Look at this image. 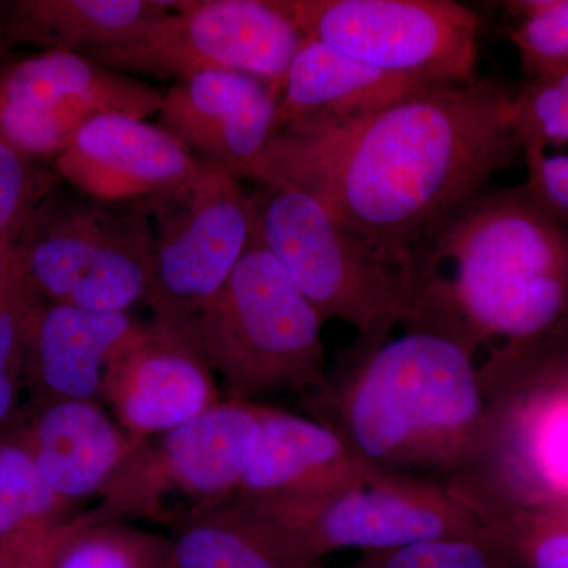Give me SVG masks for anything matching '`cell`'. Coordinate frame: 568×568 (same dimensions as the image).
Here are the masks:
<instances>
[{"mask_svg": "<svg viewBox=\"0 0 568 568\" xmlns=\"http://www.w3.org/2000/svg\"><path fill=\"white\" fill-rule=\"evenodd\" d=\"M484 528L517 568H568V511L507 515Z\"/></svg>", "mask_w": 568, "mask_h": 568, "instance_id": "obj_27", "label": "cell"}, {"mask_svg": "<svg viewBox=\"0 0 568 568\" xmlns=\"http://www.w3.org/2000/svg\"><path fill=\"white\" fill-rule=\"evenodd\" d=\"M253 510L275 523L316 566L338 549L387 551L484 529L447 488L383 474H369L364 487L317 503Z\"/></svg>", "mask_w": 568, "mask_h": 568, "instance_id": "obj_13", "label": "cell"}, {"mask_svg": "<svg viewBox=\"0 0 568 568\" xmlns=\"http://www.w3.org/2000/svg\"><path fill=\"white\" fill-rule=\"evenodd\" d=\"M304 37L282 0H175L114 47L84 55L144 81L234 71L280 93Z\"/></svg>", "mask_w": 568, "mask_h": 568, "instance_id": "obj_7", "label": "cell"}, {"mask_svg": "<svg viewBox=\"0 0 568 568\" xmlns=\"http://www.w3.org/2000/svg\"><path fill=\"white\" fill-rule=\"evenodd\" d=\"M0 63H2V62H0Z\"/></svg>", "mask_w": 568, "mask_h": 568, "instance_id": "obj_36", "label": "cell"}, {"mask_svg": "<svg viewBox=\"0 0 568 568\" xmlns=\"http://www.w3.org/2000/svg\"><path fill=\"white\" fill-rule=\"evenodd\" d=\"M151 233L145 304L183 327L223 290L253 241L252 193L211 164L175 189L142 197Z\"/></svg>", "mask_w": 568, "mask_h": 568, "instance_id": "obj_9", "label": "cell"}, {"mask_svg": "<svg viewBox=\"0 0 568 568\" xmlns=\"http://www.w3.org/2000/svg\"><path fill=\"white\" fill-rule=\"evenodd\" d=\"M173 568H174V566H173Z\"/></svg>", "mask_w": 568, "mask_h": 568, "instance_id": "obj_35", "label": "cell"}, {"mask_svg": "<svg viewBox=\"0 0 568 568\" xmlns=\"http://www.w3.org/2000/svg\"><path fill=\"white\" fill-rule=\"evenodd\" d=\"M528 186L532 196L558 222L568 227V155L548 151H526Z\"/></svg>", "mask_w": 568, "mask_h": 568, "instance_id": "obj_31", "label": "cell"}, {"mask_svg": "<svg viewBox=\"0 0 568 568\" xmlns=\"http://www.w3.org/2000/svg\"><path fill=\"white\" fill-rule=\"evenodd\" d=\"M41 568H173L170 538L119 519L71 517L37 551Z\"/></svg>", "mask_w": 568, "mask_h": 568, "instance_id": "obj_23", "label": "cell"}, {"mask_svg": "<svg viewBox=\"0 0 568 568\" xmlns=\"http://www.w3.org/2000/svg\"><path fill=\"white\" fill-rule=\"evenodd\" d=\"M506 9L517 18L511 41L528 77L568 69V0H519Z\"/></svg>", "mask_w": 568, "mask_h": 568, "instance_id": "obj_25", "label": "cell"}, {"mask_svg": "<svg viewBox=\"0 0 568 568\" xmlns=\"http://www.w3.org/2000/svg\"><path fill=\"white\" fill-rule=\"evenodd\" d=\"M11 253L22 282L44 304L130 313L148 298L151 233L142 200L106 203L61 182Z\"/></svg>", "mask_w": 568, "mask_h": 568, "instance_id": "obj_6", "label": "cell"}, {"mask_svg": "<svg viewBox=\"0 0 568 568\" xmlns=\"http://www.w3.org/2000/svg\"><path fill=\"white\" fill-rule=\"evenodd\" d=\"M163 92L70 51L0 63V136L36 162L52 164L85 123L103 114L149 121Z\"/></svg>", "mask_w": 568, "mask_h": 568, "instance_id": "obj_12", "label": "cell"}, {"mask_svg": "<svg viewBox=\"0 0 568 568\" xmlns=\"http://www.w3.org/2000/svg\"><path fill=\"white\" fill-rule=\"evenodd\" d=\"M253 237L282 265L323 323L357 332L345 357L383 345L416 317L418 275L325 211L315 197L283 183H256Z\"/></svg>", "mask_w": 568, "mask_h": 568, "instance_id": "obj_4", "label": "cell"}, {"mask_svg": "<svg viewBox=\"0 0 568 568\" xmlns=\"http://www.w3.org/2000/svg\"><path fill=\"white\" fill-rule=\"evenodd\" d=\"M201 164L159 123L103 114L85 123L51 166L85 196L129 203L182 185Z\"/></svg>", "mask_w": 568, "mask_h": 568, "instance_id": "obj_16", "label": "cell"}, {"mask_svg": "<svg viewBox=\"0 0 568 568\" xmlns=\"http://www.w3.org/2000/svg\"><path fill=\"white\" fill-rule=\"evenodd\" d=\"M425 88L432 85L372 69L304 37L280 92L276 133L298 122L362 118Z\"/></svg>", "mask_w": 568, "mask_h": 568, "instance_id": "obj_20", "label": "cell"}, {"mask_svg": "<svg viewBox=\"0 0 568 568\" xmlns=\"http://www.w3.org/2000/svg\"><path fill=\"white\" fill-rule=\"evenodd\" d=\"M278 97L267 82L248 74L207 71L173 82L163 92L156 119L201 163L256 182L276 134Z\"/></svg>", "mask_w": 568, "mask_h": 568, "instance_id": "obj_15", "label": "cell"}, {"mask_svg": "<svg viewBox=\"0 0 568 568\" xmlns=\"http://www.w3.org/2000/svg\"><path fill=\"white\" fill-rule=\"evenodd\" d=\"M323 320L256 239L223 290L183 327L222 379L226 399H308L328 387Z\"/></svg>", "mask_w": 568, "mask_h": 568, "instance_id": "obj_5", "label": "cell"}, {"mask_svg": "<svg viewBox=\"0 0 568 568\" xmlns=\"http://www.w3.org/2000/svg\"><path fill=\"white\" fill-rule=\"evenodd\" d=\"M346 568H517L487 529L387 551L362 552Z\"/></svg>", "mask_w": 568, "mask_h": 568, "instance_id": "obj_26", "label": "cell"}, {"mask_svg": "<svg viewBox=\"0 0 568 568\" xmlns=\"http://www.w3.org/2000/svg\"><path fill=\"white\" fill-rule=\"evenodd\" d=\"M130 313H100L40 302L26 353L32 403H102L112 354L136 327Z\"/></svg>", "mask_w": 568, "mask_h": 568, "instance_id": "obj_19", "label": "cell"}, {"mask_svg": "<svg viewBox=\"0 0 568 568\" xmlns=\"http://www.w3.org/2000/svg\"><path fill=\"white\" fill-rule=\"evenodd\" d=\"M71 507L102 497L144 439L126 433L97 402L32 403L9 436Z\"/></svg>", "mask_w": 568, "mask_h": 568, "instance_id": "obj_18", "label": "cell"}, {"mask_svg": "<svg viewBox=\"0 0 568 568\" xmlns=\"http://www.w3.org/2000/svg\"><path fill=\"white\" fill-rule=\"evenodd\" d=\"M260 436L257 403L223 399L173 432L144 439L91 514L171 529L233 500Z\"/></svg>", "mask_w": 568, "mask_h": 568, "instance_id": "obj_8", "label": "cell"}, {"mask_svg": "<svg viewBox=\"0 0 568 568\" xmlns=\"http://www.w3.org/2000/svg\"><path fill=\"white\" fill-rule=\"evenodd\" d=\"M70 510L28 450L9 437L0 440V548L33 551L69 521Z\"/></svg>", "mask_w": 568, "mask_h": 568, "instance_id": "obj_24", "label": "cell"}, {"mask_svg": "<svg viewBox=\"0 0 568 568\" xmlns=\"http://www.w3.org/2000/svg\"><path fill=\"white\" fill-rule=\"evenodd\" d=\"M0 568H41L33 552L0 548Z\"/></svg>", "mask_w": 568, "mask_h": 568, "instance_id": "obj_33", "label": "cell"}, {"mask_svg": "<svg viewBox=\"0 0 568 568\" xmlns=\"http://www.w3.org/2000/svg\"><path fill=\"white\" fill-rule=\"evenodd\" d=\"M260 436L234 500L253 508L304 506L364 487L368 473L331 426L257 403Z\"/></svg>", "mask_w": 568, "mask_h": 568, "instance_id": "obj_17", "label": "cell"}, {"mask_svg": "<svg viewBox=\"0 0 568 568\" xmlns=\"http://www.w3.org/2000/svg\"><path fill=\"white\" fill-rule=\"evenodd\" d=\"M175 0H6L0 2V61L17 48L89 54L114 47Z\"/></svg>", "mask_w": 568, "mask_h": 568, "instance_id": "obj_21", "label": "cell"}, {"mask_svg": "<svg viewBox=\"0 0 568 568\" xmlns=\"http://www.w3.org/2000/svg\"><path fill=\"white\" fill-rule=\"evenodd\" d=\"M170 530L174 568H321L275 523L234 499Z\"/></svg>", "mask_w": 568, "mask_h": 568, "instance_id": "obj_22", "label": "cell"}, {"mask_svg": "<svg viewBox=\"0 0 568 568\" xmlns=\"http://www.w3.org/2000/svg\"><path fill=\"white\" fill-rule=\"evenodd\" d=\"M39 304L13 263V272L0 290V426L9 425L17 413L24 387L29 331Z\"/></svg>", "mask_w": 568, "mask_h": 568, "instance_id": "obj_28", "label": "cell"}, {"mask_svg": "<svg viewBox=\"0 0 568 568\" xmlns=\"http://www.w3.org/2000/svg\"><path fill=\"white\" fill-rule=\"evenodd\" d=\"M481 525L534 511H568V379L547 373L488 398L484 437L448 488Z\"/></svg>", "mask_w": 568, "mask_h": 568, "instance_id": "obj_10", "label": "cell"}, {"mask_svg": "<svg viewBox=\"0 0 568 568\" xmlns=\"http://www.w3.org/2000/svg\"><path fill=\"white\" fill-rule=\"evenodd\" d=\"M13 241L0 239V290L13 272V253H11Z\"/></svg>", "mask_w": 568, "mask_h": 568, "instance_id": "obj_34", "label": "cell"}, {"mask_svg": "<svg viewBox=\"0 0 568 568\" xmlns=\"http://www.w3.org/2000/svg\"><path fill=\"white\" fill-rule=\"evenodd\" d=\"M301 32L354 61L426 85L478 80L480 20L452 0H282Z\"/></svg>", "mask_w": 568, "mask_h": 568, "instance_id": "obj_11", "label": "cell"}, {"mask_svg": "<svg viewBox=\"0 0 568 568\" xmlns=\"http://www.w3.org/2000/svg\"><path fill=\"white\" fill-rule=\"evenodd\" d=\"M417 315L473 347L495 343L480 366L493 390L568 325V227L528 186L481 192L416 257ZM406 324V325H409Z\"/></svg>", "mask_w": 568, "mask_h": 568, "instance_id": "obj_2", "label": "cell"}, {"mask_svg": "<svg viewBox=\"0 0 568 568\" xmlns=\"http://www.w3.org/2000/svg\"><path fill=\"white\" fill-rule=\"evenodd\" d=\"M61 182L51 164L22 155L0 136V239L14 241L44 197Z\"/></svg>", "mask_w": 568, "mask_h": 568, "instance_id": "obj_29", "label": "cell"}, {"mask_svg": "<svg viewBox=\"0 0 568 568\" xmlns=\"http://www.w3.org/2000/svg\"><path fill=\"white\" fill-rule=\"evenodd\" d=\"M220 402L216 376L192 339L155 320L136 324L104 376L102 405L140 439L173 432Z\"/></svg>", "mask_w": 568, "mask_h": 568, "instance_id": "obj_14", "label": "cell"}, {"mask_svg": "<svg viewBox=\"0 0 568 568\" xmlns=\"http://www.w3.org/2000/svg\"><path fill=\"white\" fill-rule=\"evenodd\" d=\"M328 379L310 402L366 473L450 488L473 465L488 417L476 351L428 324L405 325Z\"/></svg>", "mask_w": 568, "mask_h": 568, "instance_id": "obj_3", "label": "cell"}, {"mask_svg": "<svg viewBox=\"0 0 568 568\" xmlns=\"http://www.w3.org/2000/svg\"><path fill=\"white\" fill-rule=\"evenodd\" d=\"M519 149L548 151L568 142V69L532 80L518 93Z\"/></svg>", "mask_w": 568, "mask_h": 568, "instance_id": "obj_30", "label": "cell"}, {"mask_svg": "<svg viewBox=\"0 0 568 568\" xmlns=\"http://www.w3.org/2000/svg\"><path fill=\"white\" fill-rule=\"evenodd\" d=\"M517 114L518 93L500 82L432 85L362 118L280 130L254 183L302 190L416 268L424 246L517 155Z\"/></svg>", "mask_w": 568, "mask_h": 568, "instance_id": "obj_1", "label": "cell"}, {"mask_svg": "<svg viewBox=\"0 0 568 568\" xmlns=\"http://www.w3.org/2000/svg\"><path fill=\"white\" fill-rule=\"evenodd\" d=\"M547 373H556L568 379V325L562 334L538 355L530 369V376L547 375Z\"/></svg>", "mask_w": 568, "mask_h": 568, "instance_id": "obj_32", "label": "cell"}]
</instances>
